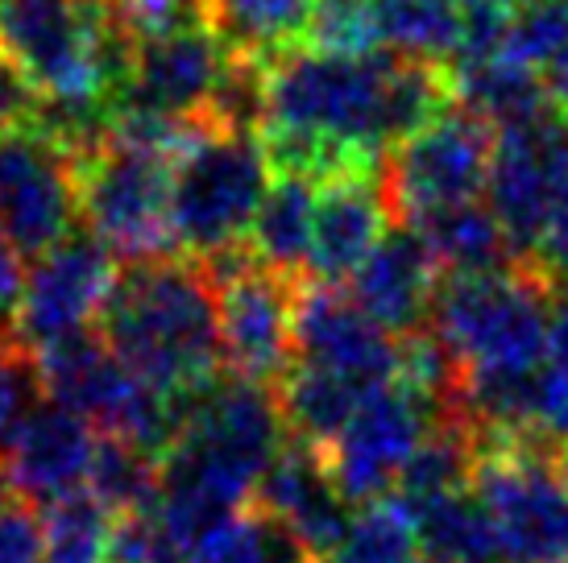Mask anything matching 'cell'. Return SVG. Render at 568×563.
<instances>
[{
	"label": "cell",
	"instance_id": "1",
	"mask_svg": "<svg viewBox=\"0 0 568 563\" xmlns=\"http://www.w3.org/2000/svg\"><path fill=\"white\" fill-rule=\"evenodd\" d=\"M448 66L378 54L291 50L266 63L257 137L278 174L332 183L382 171L386 154L453 109Z\"/></svg>",
	"mask_w": 568,
	"mask_h": 563
},
{
	"label": "cell",
	"instance_id": "2",
	"mask_svg": "<svg viewBox=\"0 0 568 563\" xmlns=\"http://www.w3.org/2000/svg\"><path fill=\"white\" fill-rule=\"evenodd\" d=\"M100 340L166 398H187L221 377V324L216 286L195 257H150L129 262L116 274Z\"/></svg>",
	"mask_w": 568,
	"mask_h": 563
},
{
	"label": "cell",
	"instance_id": "3",
	"mask_svg": "<svg viewBox=\"0 0 568 563\" xmlns=\"http://www.w3.org/2000/svg\"><path fill=\"white\" fill-rule=\"evenodd\" d=\"M0 59L38 104H112L125 92L133 38L109 0H0Z\"/></svg>",
	"mask_w": 568,
	"mask_h": 563
},
{
	"label": "cell",
	"instance_id": "4",
	"mask_svg": "<svg viewBox=\"0 0 568 563\" xmlns=\"http://www.w3.org/2000/svg\"><path fill=\"white\" fill-rule=\"evenodd\" d=\"M556 298L560 290L531 262L444 278L432 331L457 360L460 386L527 373L552 357Z\"/></svg>",
	"mask_w": 568,
	"mask_h": 563
},
{
	"label": "cell",
	"instance_id": "5",
	"mask_svg": "<svg viewBox=\"0 0 568 563\" xmlns=\"http://www.w3.org/2000/svg\"><path fill=\"white\" fill-rule=\"evenodd\" d=\"M274 166L266 145L250 129H207L171 174V228L174 245L195 262L237 249L266 199Z\"/></svg>",
	"mask_w": 568,
	"mask_h": 563
},
{
	"label": "cell",
	"instance_id": "6",
	"mask_svg": "<svg viewBox=\"0 0 568 563\" xmlns=\"http://www.w3.org/2000/svg\"><path fill=\"white\" fill-rule=\"evenodd\" d=\"M42 393L54 407L92 422L95 436L125 439L133 448L166 455L179 439V398H166L112 352L100 331H80L33 352Z\"/></svg>",
	"mask_w": 568,
	"mask_h": 563
},
{
	"label": "cell",
	"instance_id": "7",
	"mask_svg": "<svg viewBox=\"0 0 568 563\" xmlns=\"http://www.w3.org/2000/svg\"><path fill=\"white\" fill-rule=\"evenodd\" d=\"M568 455L477 439L474 493L498 526L506 563L568 560Z\"/></svg>",
	"mask_w": 568,
	"mask_h": 563
},
{
	"label": "cell",
	"instance_id": "8",
	"mask_svg": "<svg viewBox=\"0 0 568 563\" xmlns=\"http://www.w3.org/2000/svg\"><path fill=\"white\" fill-rule=\"evenodd\" d=\"M171 174L174 162L121 141H104L95 154L75 162L80 219L88 233L121 262L171 257Z\"/></svg>",
	"mask_w": 568,
	"mask_h": 563
},
{
	"label": "cell",
	"instance_id": "9",
	"mask_svg": "<svg viewBox=\"0 0 568 563\" xmlns=\"http://www.w3.org/2000/svg\"><path fill=\"white\" fill-rule=\"evenodd\" d=\"M216 286V324L221 357L229 373L274 386L295 365V290L300 282L283 278L253 262L245 245L200 262Z\"/></svg>",
	"mask_w": 568,
	"mask_h": 563
},
{
	"label": "cell",
	"instance_id": "10",
	"mask_svg": "<svg viewBox=\"0 0 568 563\" xmlns=\"http://www.w3.org/2000/svg\"><path fill=\"white\" fill-rule=\"evenodd\" d=\"M494 141H498V129L460 104H453L444 116L403 141L382 166L395 219L415 224L432 212L477 199L489 183Z\"/></svg>",
	"mask_w": 568,
	"mask_h": 563
},
{
	"label": "cell",
	"instance_id": "11",
	"mask_svg": "<svg viewBox=\"0 0 568 563\" xmlns=\"http://www.w3.org/2000/svg\"><path fill=\"white\" fill-rule=\"evenodd\" d=\"M444 414L453 410L407 386L403 377L369 393L324 452L332 481L345 493L348 505L395 498L398 477L410 464V455L424 448V439L440 427Z\"/></svg>",
	"mask_w": 568,
	"mask_h": 563
},
{
	"label": "cell",
	"instance_id": "12",
	"mask_svg": "<svg viewBox=\"0 0 568 563\" xmlns=\"http://www.w3.org/2000/svg\"><path fill=\"white\" fill-rule=\"evenodd\" d=\"M489 207L503 219L510 245L531 262L568 195V116L560 109L498 129L489 162Z\"/></svg>",
	"mask_w": 568,
	"mask_h": 563
},
{
	"label": "cell",
	"instance_id": "13",
	"mask_svg": "<svg viewBox=\"0 0 568 563\" xmlns=\"http://www.w3.org/2000/svg\"><path fill=\"white\" fill-rule=\"evenodd\" d=\"M80 178L75 162L33 125L0 133V233L21 257H42L75 233Z\"/></svg>",
	"mask_w": 568,
	"mask_h": 563
},
{
	"label": "cell",
	"instance_id": "14",
	"mask_svg": "<svg viewBox=\"0 0 568 563\" xmlns=\"http://www.w3.org/2000/svg\"><path fill=\"white\" fill-rule=\"evenodd\" d=\"M116 257L92 233H71L54 249L33 257L13 319V340L26 352L92 331L116 286Z\"/></svg>",
	"mask_w": 568,
	"mask_h": 563
},
{
	"label": "cell",
	"instance_id": "15",
	"mask_svg": "<svg viewBox=\"0 0 568 563\" xmlns=\"http://www.w3.org/2000/svg\"><path fill=\"white\" fill-rule=\"evenodd\" d=\"M295 360L348 377L362 390H378L398 377L403 345L378 328L348 290L307 278L295 290Z\"/></svg>",
	"mask_w": 568,
	"mask_h": 563
},
{
	"label": "cell",
	"instance_id": "16",
	"mask_svg": "<svg viewBox=\"0 0 568 563\" xmlns=\"http://www.w3.org/2000/svg\"><path fill=\"white\" fill-rule=\"evenodd\" d=\"M229 66H233V54L207 30V21L162 33V38H142L133 42L129 83L116 104L207 121V109L221 92Z\"/></svg>",
	"mask_w": 568,
	"mask_h": 563
},
{
	"label": "cell",
	"instance_id": "17",
	"mask_svg": "<svg viewBox=\"0 0 568 563\" xmlns=\"http://www.w3.org/2000/svg\"><path fill=\"white\" fill-rule=\"evenodd\" d=\"M95 448L100 436L92 431V422L42 398L0 455V481L26 505L47 510L54 501L88 489Z\"/></svg>",
	"mask_w": 568,
	"mask_h": 563
},
{
	"label": "cell",
	"instance_id": "18",
	"mask_svg": "<svg viewBox=\"0 0 568 563\" xmlns=\"http://www.w3.org/2000/svg\"><path fill=\"white\" fill-rule=\"evenodd\" d=\"M253 501L257 510L278 518L312 560H332L353 522V505L332 481L328 455L295 436L274 455Z\"/></svg>",
	"mask_w": 568,
	"mask_h": 563
},
{
	"label": "cell",
	"instance_id": "19",
	"mask_svg": "<svg viewBox=\"0 0 568 563\" xmlns=\"http://www.w3.org/2000/svg\"><path fill=\"white\" fill-rule=\"evenodd\" d=\"M440 295V266L427 240L410 224H395L378 249L348 278V298L390 336H415L427 328Z\"/></svg>",
	"mask_w": 568,
	"mask_h": 563
},
{
	"label": "cell",
	"instance_id": "20",
	"mask_svg": "<svg viewBox=\"0 0 568 563\" xmlns=\"http://www.w3.org/2000/svg\"><path fill=\"white\" fill-rule=\"evenodd\" d=\"M395 207L382 183V171L345 174L320 183L316 199V228H312V257H307V278L316 282H348L378 240L395 224Z\"/></svg>",
	"mask_w": 568,
	"mask_h": 563
},
{
	"label": "cell",
	"instance_id": "21",
	"mask_svg": "<svg viewBox=\"0 0 568 563\" xmlns=\"http://www.w3.org/2000/svg\"><path fill=\"white\" fill-rule=\"evenodd\" d=\"M448 83H453V100H457L460 109L477 112L494 129L519 125V121H531V116L556 112L548 79L531 71V66L506 59L503 50L453 63L448 66Z\"/></svg>",
	"mask_w": 568,
	"mask_h": 563
},
{
	"label": "cell",
	"instance_id": "22",
	"mask_svg": "<svg viewBox=\"0 0 568 563\" xmlns=\"http://www.w3.org/2000/svg\"><path fill=\"white\" fill-rule=\"evenodd\" d=\"M320 183L303 174H278L270 183L266 199L250 224L245 249L253 262L283 274L291 282H307V257H312V228H316Z\"/></svg>",
	"mask_w": 568,
	"mask_h": 563
},
{
	"label": "cell",
	"instance_id": "23",
	"mask_svg": "<svg viewBox=\"0 0 568 563\" xmlns=\"http://www.w3.org/2000/svg\"><path fill=\"white\" fill-rule=\"evenodd\" d=\"M410 228L424 236L440 274H448V278L489 274V269H506L523 262L510 245V236H506L503 219L494 216V207L477 204V199L432 212V216L415 219Z\"/></svg>",
	"mask_w": 568,
	"mask_h": 563
},
{
	"label": "cell",
	"instance_id": "24",
	"mask_svg": "<svg viewBox=\"0 0 568 563\" xmlns=\"http://www.w3.org/2000/svg\"><path fill=\"white\" fill-rule=\"evenodd\" d=\"M312 9L316 0H207L204 21L229 54L270 63L307 38Z\"/></svg>",
	"mask_w": 568,
	"mask_h": 563
},
{
	"label": "cell",
	"instance_id": "25",
	"mask_svg": "<svg viewBox=\"0 0 568 563\" xmlns=\"http://www.w3.org/2000/svg\"><path fill=\"white\" fill-rule=\"evenodd\" d=\"M374 390H362L357 381L336 377L328 369H312V365H291V373L278 381V407H283L286 431L303 443H312L320 452H328L332 439L348 427L365 398Z\"/></svg>",
	"mask_w": 568,
	"mask_h": 563
},
{
	"label": "cell",
	"instance_id": "26",
	"mask_svg": "<svg viewBox=\"0 0 568 563\" xmlns=\"http://www.w3.org/2000/svg\"><path fill=\"white\" fill-rule=\"evenodd\" d=\"M369 9L382 50L440 66L460 59L465 33L457 0H369Z\"/></svg>",
	"mask_w": 568,
	"mask_h": 563
},
{
	"label": "cell",
	"instance_id": "27",
	"mask_svg": "<svg viewBox=\"0 0 568 563\" xmlns=\"http://www.w3.org/2000/svg\"><path fill=\"white\" fill-rule=\"evenodd\" d=\"M415 526H419V547L440 563H506L503 543H498V526L474 485L436 498L410 510Z\"/></svg>",
	"mask_w": 568,
	"mask_h": 563
},
{
	"label": "cell",
	"instance_id": "28",
	"mask_svg": "<svg viewBox=\"0 0 568 563\" xmlns=\"http://www.w3.org/2000/svg\"><path fill=\"white\" fill-rule=\"evenodd\" d=\"M162 489V455L142 452L125 439L100 436L88 477V493L104 501L116 518L129 514H154V501Z\"/></svg>",
	"mask_w": 568,
	"mask_h": 563
},
{
	"label": "cell",
	"instance_id": "29",
	"mask_svg": "<svg viewBox=\"0 0 568 563\" xmlns=\"http://www.w3.org/2000/svg\"><path fill=\"white\" fill-rule=\"evenodd\" d=\"M116 514L88 489L47 505L42 514V543L47 563H109Z\"/></svg>",
	"mask_w": 568,
	"mask_h": 563
},
{
	"label": "cell",
	"instance_id": "30",
	"mask_svg": "<svg viewBox=\"0 0 568 563\" xmlns=\"http://www.w3.org/2000/svg\"><path fill=\"white\" fill-rule=\"evenodd\" d=\"M419 551L415 514L398 498H382L353 510L345 543L328 563H410Z\"/></svg>",
	"mask_w": 568,
	"mask_h": 563
},
{
	"label": "cell",
	"instance_id": "31",
	"mask_svg": "<svg viewBox=\"0 0 568 563\" xmlns=\"http://www.w3.org/2000/svg\"><path fill=\"white\" fill-rule=\"evenodd\" d=\"M187 563H312V555L274 514L245 510L224 522Z\"/></svg>",
	"mask_w": 568,
	"mask_h": 563
},
{
	"label": "cell",
	"instance_id": "32",
	"mask_svg": "<svg viewBox=\"0 0 568 563\" xmlns=\"http://www.w3.org/2000/svg\"><path fill=\"white\" fill-rule=\"evenodd\" d=\"M503 54L548 75L568 54V0H539L510 17Z\"/></svg>",
	"mask_w": 568,
	"mask_h": 563
},
{
	"label": "cell",
	"instance_id": "33",
	"mask_svg": "<svg viewBox=\"0 0 568 563\" xmlns=\"http://www.w3.org/2000/svg\"><path fill=\"white\" fill-rule=\"evenodd\" d=\"M307 47L320 54H378L369 0H316L307 21Z\"/></svg>",
	"mask_w": 568,
	"mask_h": 563
},
{
	"label": "cell",
	"instance_id": "34",
	"mask_svg": "<svg viewBox=\"0 0 568 563\" xmlns=\"http://www.w3.org/2000/svg\"><path fill=\"white\" fill-rule=\"evenodd\" d=\"M116 25L142 42V38H162V33L204 25L207 0H109Z\"/></svg>",
	"mask_w": 568,
	"mask_h": 563
},
{
	"label": "cell",
	"instance_id": "35",
	"mask_svg": "<svg viewBox=\"0 0 568 563\" xmlns=\"http://www.w3.org/2000/svg\"><path fill=\"white\" fill-rule=\"evenodd\" d=\"M42 398L47 393H42V377H38L33 352L13 348L9 357L0 360V455L9 448V439L17 436V427L30 419Z\"/></svg>",
	"mask_w": 568,
	"mask_h": 563
},
{
	"label": "cell",
	"instance_id": "36",
	"mask_svg": "<svg viewBox=\"0 0 568 563\" xmlns=\"http://www.w3.org/2000/svg\"><path fill=\"white\" fill-rule=\"evenodd\" d=\"M0 563H47L42 518L9 489H0Z\"/></svg>",
	"mask_w": 568,
	"mask_h": 563
},
{
	"label": "cell",
	"instance_id": "37",
	"mask_svg": "<svg viewBox=\"0 0 568 563\" xmlns=\"http://www.w3.org/2000/svg\"><path fill=\"white\" fill-rule=\"evenodd\" d=\"M531 266L552 282L556 290H568V195L560 199V207H556V216H552V224H548L544 240H539Z\"/></svg>",
	"mask_w": 568,
	"mask_h": 563
},
{
	"label": "cell",
	"instance_id": "38",
	"mask_svg": "<svg viewBox=\"0 0 568 563\" xmlns=\"http://www.w3.org/2000/svg\"><path fill=\"white\" fill-rule=\"evenodd\" d=\"M21 290H26L21 249H17L9 236L0 233V336H13V319H17V307H21Z\"/></svg>",
	"mask_w": 568,
	"mask_h": 563
},
{
	"label": "cell",
	"instance_id": "39",
	"mask_svg": "<svg viewBox=\"0 0 568 563\" xmlns=\"http://www.w3.org/2000/svg\"><path fill=\"white\" fill-rule=\"evenodd\" d=\"M33 109H38V100L33 92L17 79V71L4 59H0V133H9V129H21L33 121Z\"/></svg>",
	"mask_w": 568,
	"mask_h": 563
},
{
	"label": "cell",
	"instance_id": "40",
	"mask_svg": "<svg viewBox=\"0 0 568 563\" xmlns=\"http://www.w3.org/2000/svg\"><path fill=\"white\" fill-rule=\"evenodd\" d=\"M552 360L568 369V290L556 298V319H552Z\"/></svg>",
	"mask_w": 568,
	"mask_h": 563
},
{
	"label": "cell",
	"instance_id": "41",
	"mask_svg": "<svg viewBox=\"0 0 568 563\" xmlns=\"http://www.w3.org/2000/svg\"><path fill=\"white\" fill-rule=\"evenodd\" d=\"M544 79H548V92H552L556 109H560V112L568 116V54H565V59H560V63H556Z\"/></svg>",
	"mask_w": 568,
	"mask_h": 563
},
{
	"label": "cell",
	"instance_id": "42",
	"mask_svg": "<svg viewBox=\"0 0 568 563\" xmlns=\"http://www.w3.org/2000/svg\"><path fill=\"white\" fill-rule=\"evenodd\" d=\"M13 336H0V360H4V357H9V352H13Z\"/></svg>",
	"mask_w": 568,
	"mask_h": 563
},
{
	"label": "cell",
	"instance_id": "43",
	"mask_svg": "<svg viewBox=\"0 0 568 563\" xmlns=\"http://www.w3.org/2000/svg\"><path fill=\"white\" fill-rule=\"evenodd\" d=\"M506 4H510V9L519 13V9H531V4H539V0H506Z\"/></svg>",
	"mask_w": 568,
	"mask_h": 563
},
{
	"label": "cell",
	"instance_id": "44",
	"mask_svg": "<svg viewBox=\"0 0 568 563\" xmlns=\"http://www.w3.org/2000/svg\"><path fill=\"white\" fill-rule=\"evenodd\" d=\"M410 563H440V560H432V555H424V560H410Z\"/></svg>",
	"mask_w": 568,
	"mask_h": 563
},
{
	"label": "cell",
	"instance_id": "45",
	"mask_svg": "<svg viewBox=\"0 0 568 563\" xmlns=\"http://www.w3.org/2000/svg\"><path fill=\"white\" fill-rule=\"evenodd\" d=\"M556 563H568V560H556Z\"/></svg>",
	"mask_w": 568,
	"mask_h": 563
},
{
	"label": "cell",
	"instance_id": "46",
	"mask_svg": "<svg viewBox=\"0 0 568 563\" xmlns=\"http://www.w3.org/2000/svg\"><path fill=\"white\" fill-rule=\"evenodd\" d=\"M565 464H568V460H565Z\"/></svg>",
	"mask_w": 568,
	"mask_h": 563
}]
</instances>
